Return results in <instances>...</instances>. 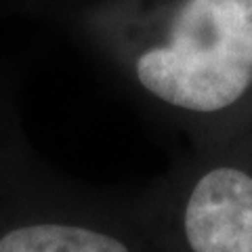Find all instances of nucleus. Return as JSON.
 Wrapping results in <instances>:
<instances>
[{"label": "nucleus", "instance_id": "7ed1b4c3", "mask_svg": "<svg viewBox=\"0 0 252 252\" xmlns=\"http://www.w3.org/2000/svg\"><path fill=\"white\" fill-rule=\"evenodd\" d=\"M137 195L168 252H252V130L189 145Z\"/></svg>", "mask_w": 252, "mask_h": 252}, {"label": "nucleus", "instance_id": "f257e3e1", "mask_svg": "<svg viewBox=\"0 0 252 252\" xmlns=\"http://www.w3.org/2000/svg\"><path fill=\"white\" fill-rule=\"evenodd\" d=\"M80 23L126 91L189 145L252 130V0H93Z\"/></svg>", "mask_w": 252, "mask_h": 252}, {"label": "nucleus", "instance_id": "f03ea898", "mask_svg": "<svg viewBox=\"0 0 252 252\" xmlns=\"http://www.w3.org/2000/svg\"><path fill=\"white\" fill-rule=\"evenodd\" d=\"M0 252H168L139 195L67 183L0 156Z\"/></svg>", "mask_w": 252, "mask_h": 252}]
</instances>
